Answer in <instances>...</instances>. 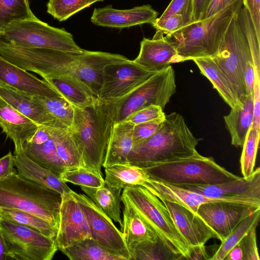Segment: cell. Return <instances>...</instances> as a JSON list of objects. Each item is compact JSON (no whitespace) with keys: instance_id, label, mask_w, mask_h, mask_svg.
<instances>
[{"instance_id":"1","label":"cell","mask_w":260,"mask_h":260,"mask_svg":"<svg viewBox=\"0 0 260 260\" xmlns=\"http://www.w3.org/2000/svg\"><path fill=\"white\" fill-rule=\"evenodd\" d=\"M0 55L27 71L42 78L67 76L79 81L98 98L105 67L128 59L118 54L84 50L81 52L25 47L0 39Z\"/></svg>"},{"instance_id":"2","label":"cell","mask_w":260,"mask_h":260,"mask_svg":"<svg viewBox=\"0 0 260 260\" xmlns=\"http://www.w3.org/2000/svg\"><path fill=\"white\" fill-rule=\"evenodd\" d=\"M74 112L71 129L83 166L102 173L101 168L116 123L114 103L97 98L93 106L84 108L74 106Z\"/></svg>"},{"instance_id":"3","label":"cell","mask_w":260,"mask_h":260,"mask_svg":"<svg viewBox=\"0 0 260 260\" xmlns=\"http://www.w3.org/2000/svg\"><path fill=\"white\" fill-rule=\"evenodd\" d=\"M197 139L183 116L177 112L166 115L160 128L151 137L134 145L128 162L139 167L190 156L198 153Z\"/></svg>"},{"instance_id":"4","label":"cell","mask_w":260,"mask_h":260,"mask_svg":"<svg viewBox=\"0 0 260 260\" xmlns=\"http://www.w3.org/2000/svg\"><path fill=\"white\" fill-rule=\"evenodd\" d=\"M242 5V0H238L209 17L166 35L176 50V63L215 56L233 17Z\"/></svg>"},{"instance_id":"5","label":"cell","mask_w":260,"mask_h":260,"mask_svg":"<svg viewBox=\"0 0 260 260\" xmlns=\"http://www.w3.org/2000/svg\"><path fill=\"white\" fill-rule=\"evenodd\" d=\"M61 194L18 173L0 180V209L35 214L58 228Z\"/></svg>"},{"instance_id":"6","label":"cell","mask_w":260,"mask_h":260,"mask_svg":"<svg viewBox=\"0 0 260 260\" xmlns=\"http://www.w3.org/2000/svg\"><path fill=\"white\" fill-rule=\"evenodd\" d=\"M142 168L150 178L173 185L214 184L240 178L219 166L212 157H205L199 153Z\"/></svg>"},{"instance_id":"7","label":"cell","mask_w":260,"mask_h":260,"mask_svg":"<svg viewBox=\"0 0 260 260\" xmlns=\"http://www.w3.org/2000/svg\"><path fill=\"white\" fill-rule=\"evenodd\" d=\"M122 192L159 238L173 252L190 260L191 248L179 232L162 201L142 186L125 188Z\"/></svg>"},{"instance_id":"8","label":"cell","mask_w":260,"mask_h":260,"mask_svg":"<svg viewBox=\"0 0 260 260\" xmlns=\"http://www.w3.org/2000/svg\"><path fill=\"white\" fill-rule=\"evenodd\" d=\"M0 38L25 47L74 52L84 50L64 28L52 27L38 18L11 23L0 35Z\"/></svg>"},{"instance_id":"9","label":"cell","mask_w":260,"mask_h":260,"mask_svg":"<svg viewBox=\"0 0 260 260\" xmlns=\"http://www.w3.org/2000/svg\"><path fill=\"white\" fill-rule=\"evenodd\" d=\"M238 12L230 23L217 53L211 57L229 80L237 100L246 94L245 69L247 62H252L248 44L237 21Z\"/></svg>"},{"instance_id":"10","label":"cell","mask_w":260,"mask_h":260,"mask_svg":"<svg viewBox=\"0 0 260 260\" xmlns=\"http://www.w3.org/2000/svg\"><path fill=\"white\" fill-rule=\"evenodd\" d=\"M175 71L170 65L156 73L133 91L114 102L115 122H120L133 113L151 105L163 109L176 92Z\"/></svg>"},{"instance_id":"11","label":"cell","mask_w":260,"mask_h":260,"mask_svg":"<svg viewBox=\"0 0 260 260\" xmlns=\"http://www.w3.org/2000/svg\"><path fill=\"white\" fill-rule=\"evenodd\" d=\"M0 232L12 259L51 260L58 250L55 239L2 217Z\"/></svg>"},{"instance_id":"12","label":"cell","mask_w":260,"mask_h":260,"mask_svg":"<svg viewBox=\"0 0 260 260\" xmlns=\"http://www.w3.org/2000/svg\"><path fill=\"white\" fill-rule=\"evenodd\" d=\"M71 192L86 217L91 238L110 253L131 260L122 234L112 220L87 196L72 190Z\"/></svg>"},{"instance_id":"13","label":"cell","mask_w":260,"mask_h":260,"mask_svg":"<svg viewBox=\"0 0 260 260\" xmlns=\"http://www.w3.org/2000/svg\"><path fill=\"white\" fill-rule=\"evenodd\" d=\"M155 73L144 69L129 59L108 64L104 69L103 83L98 99L110 103L117 102Z\"/></svg>"},{"instance_id":"14","label":"cell","mask_w":260,"mask_h":260,"mask_svg":"<svg viewBox=\"0 0 260 260\" xmlns=\"http://www.w3.org/2000/svg\"><path fill=\"white\" fill-rule=\"evenodd\" d=\"M159 199L180 204L197 214L199 207L210 202H230L246 205L254 208H260V198L240 196L231 198H215L150 178L143 185Z\"/></svg>"},{"instance_id":"15","label":"cell","mask_w":260,"mask_h":260,"mask_svg":"<svg viewBox=\"0 0 260 260\" xmlns=\"http://www.w3.org/2000/svg\"><path fill=\"white\" fill-rule=\"evenodd\" d=\"M72 190V189H71ZM87 238H91L86 217L70 192L61 194L59 223L55 241L59 250Z\"/></svg>"},{"instance_id":"16","label":"cell","mask_w":260,"mask_h":260,"mask_svg":"<svg viewBox=\"0 0 260 260\" xmlns=\"http://www.w3.org/2000/svg\"><path fill=\"white\" fill-rule=\"evenodd\" d=\"M166 207L177 230L189 246H204L210 239L221 241L219 236L197 213L185 207L159 199Z\"/></svg>"},{"instance_id":"17","label":"cell","mask_w":260,"mask_h":260,"mask_svg":"<svg viewBox=\"0 0 260 260\" xmlns=\"http://www.w3.org/2000/svg\"><path fill=\"white\" fill-rule=\"evenodd\" d=\"M256 209L230 202H210L201 205L197 214L219 236L222 241L240 221Z\"/></svg>"},{"instance_id":"18","label":"cell","mask_w":260,"mask_h":260,"mask_svg":"<svg viewBox=\"0 0 260 260\" xmlns=\"http://www.w3.org/2000/svg\"><path fill=\"white\" fill-rule=\"evenodd\" d=\"M158 13L149 5L135 7L126 10H118L111 5L94 9L91 21L96 25L116 28H123L152 24Z\"/></svg>"},{"instance_id":"19","label":"cell","mask_w":260,"mask_h":260,"mask_svg":"<svg viewBox=\"0 0 260 260\" xmlns=\"http://www.w3.org/2000/svg\"><path fill=\"white\" fill-rule=\"evenodd\" d=\"M215 198H231L240 196L260 198V169L257 168L247 178L214 184H181L174 185Z\"/></svg>"},{"instance_id":"20","label":"cell","mask_w":260,"mask_h":260,"mask_svg":"<svg viewBox=\"0 0 260 260\" xmlns=\"http://www.w3.org/2000/svg\"><path fill=\"white\" fill-rule=\"evenodd\" d=\"M176 57L175 47L164 34L156 31L152 39L143 38L139 53L133 61L148 71L158 73L176 63Z\"/></svg>"},{"instance_id":"21","label":"cell","mask_w":260,"mask_h":260,"mask_svg":"<svg viewBox=\"0 0 260 260\" xmlns=\"http://www.w3.org/2000/svg\"><path fill=\"white\" fill-rule=\"evenodd\" d=\"M0 82L32 95L45 96L61 95L44 79H39L1 55Z\"/></svg>"},{"instance_id":"22","label":"cell","mask_w":260,"mask_h":260,"mask_svg":"<svg viewBox=\"0 0 260 260\" xmlns=\"http://www.w3.org/2000/svg\"><path fill=\"white\" fill-rule=\"evenodd\" d=\"M39 125L22 115L0 98V128L14 143V152L34 136Z\"/></svg>"},{"instance_id":"23","label":"cell","mask_w":260,"mask_h":260,"mask_svg":"<svg viewBox=\"0 0 260 260\" xmlns=\"http://www.w3.org/2000/svg\"><path fill=\"white\" fill-rule=\"evenodd\" d=\"M32 95L0 82V98L19 113L38 125H50L58 121L33 99Z\"/></svg>"},{"instance_id":"24","label":"cell","mask_w":260,"mask_h":260,"mask_svg":"<svg viewBox=\"0 0 260 260\" xmlns=\"http://www.w3.org/2000/svg\"><path fill=\"white\" fill-rule=\"evenodd\" d=\"M231 137V144L242 147L253 120V94L240 97L229 114L223 117Z\"/></svg>"},{"instance_id":"25","label":"cell","mask_w":260,"mask_h":260,"mask_svg":"<svg viewBox=\"0 0 260 260\" xmlns=\"http://www.w3.org/2000/svg\"><path fill=\"white\" fill-rule=\"evenodd\" d=\"M123 205L122 227L121 232L127 247L145 241L155 242L158 237L140 215L128 197L122 192Z\"/></svg>"},{"instance_id":"26","label":"cell","mask_w":260,"mask_h":260,"mask_svg":"<svg viewBox=\"0 0 260 260\" xmlns=\"http://www.w3.org/2000/svg\"><path fill=\"white\" fill-rule=\"evenodd\" d=\"M15 167L22 177L42 184L61 194L71 190L59 177L30 159L23 149L14 152Z\"/></svg>"},{"instance_id":"27","label":"cell","mask_w":260,"mask_h":260,"mask_svg":"<svg viewBox=\"0 0 260 260\" xmlns=\"http://www.w3.org/2000/svg\"><path fill=\"white\" fill-rule=\"evenodd\" d=\"M134 125L124 120L115 123L108 145L102 166L128 162V156L134 146Z\"/></svg>"},{"instance_id":"28","label":"cell","mask_w":260,"mask_h":260,"mask_svg":"<svg viewBox=\"0 0 260 260\" xmlns=\"http://www.w3.org/2000/svg\"><path fill=\"white\" fill-rule=\"evenodd\" d=\"M43 78L76 107L84 108L93 106L97 100L85 86L72 77L59 75Z\"/></svg>"},{"instance_id":"29","label":"cell","mask_w":260,"mask_h":260,"mask_svg":"<svg viewBox=\"0 0 260 260\" xmlns=\"http://www.w3.org/2000/svg\"><path fill=\"white\" fill-rule=\"evenodd\" d=\"M81 189L112 220L122 227L121 217L122 188L108 186L98 188L80 186Z\"/></svg>"},{"instance_id":"30","label":"cell","mask_w":260,"mask_h":260,"mask_svg":"<svg viewBox=\"0 0 260 260\" xmlns=\"http://www.w3.org/2000/svg\"><path fill=\"white\" fill-rule=\"evenodd\" d=\"M105 183L122 189L134 186H143L150 178L142 168L125 164H115L105 168Z\"/></svg>"},{"instance_id":"31","label":"cell","mask_w":260,"mask_h":260,"mask_svg":"<svg viewBox=\"0 0 260 260\" xmlns=\"http://www.w3.org/2000/svg\"><path fill=\"white\" fill-rule=\"evenodd\" d=\"M47 127L50 137L46 142L41 144L25 142L23 149L30 159L59 177L64 170L59 159L55 140Z\"/></svg>"},{"instance_id":"32","label":"cell","mask_w":260,"mask_h":260,"mask_svg":"<svg viewBox=\"0 0 260 260\" xmlns=\"http://www.w3.org/2000/svg\"><path fill=\"white\" fill-rule=\"evenodd\" d=\"M201 73L212 84L224 102L232 108L237 99L229 80L211 57H202L192 60Z\"/></svg>"},{"instance_id":"33","label":"cell","mask_w":260,"mask_h":260,"mask_svg":"<svg viewBox=\"0 0 260 260\" xmlns=\"http://www.w3.org/2000/svg\"><path fill=\"white\" fill-rule=\"evenodd\" d=\"M71 260H124L87 238L60 250Z\"/></svg>"},{"instance_id":"34","label":"cell","mask_w":260,"mask_h":260,"mask_svg":"<svg viewBox=\"0 0 260 260\" xmlns=\"http://www.w3.org/2000/svg\"><path fill=\"white\" fill-rule=\"evenodd\" d=\"M128 249L131 260L185 259L181 255L171 250L159 237L155 242L142 241L134 244Z\"/></svg>"},{"instance_id":"35","label":"cell","mask_w":260,"mask_h":260,"mask_svg":"<svg viewBox=\"0 0 260 260\" xmlns=\"http://www.w3.org/2000/svg\"><path fill=\"white\" fill-rule=\"evenodd\" d=\"M260 208L254 209L236 226L222 241L219 248L209 260H224L230 250L251 230L256 228L259 220Z\"/></svg>"},{"instance_id":"36","label":"cell","mask_w":260,"mask_h":260,"mask_svg":"<svg viewBox=\"0 0 260 260\" xmlns=\"http://www.w3.org/2000/svg\"><path fill=\"white\" fill-rule=\"evenodd\" d=\"M0 216L29 228L48 237L55 239L56 237L57 228L35 214L16 209H0Z\"/></svg>"},{"instance_id":"37","label":"cell","mask_w":260,"mask_h":260,"mask_svg":"<svg viewBox=\"0 0 260 260\" xmlns=\"http://www.w3.org/2000/svg\"><path fill=\"white\" fill-rule=\"evenodd\" d=\"M37 18L30 9L28 0H0V35L13 22Z\"/></svg>"},{"instance_id":"38","label":"cell","mask_w":260,"mask_h":260,"mask_svg":"<svg viewBox=\"0 0 260 260\" xmlns=\"http://www.w3.org/2000/svg\"><path fill=\"white\" fill-rule=\"evenodd\" d=\"M33 99L41 105L57 121L71 128L74 117V106L62 96H45L32 95Z\"/></svg>"},{"instance_id":"39","label":"cell","mask_w":260,"mask_h":260,"mask_svg":"<svg viewBox=\"0 0 260 260\" xmlns=\"http://www.w3.org/2000/svg\"><path fill=\"white\" fill-rule=\"evenodd\" d=\"M237 21L250 50L255 78L260 79V38L257 36L248 12L244 7L238 12Z\"/></svg>"},{"instance_id":"40","label":"cell","mask_w":260,"mask_h":260,"mask_svg":"<svg viewBox=\"0 0 260 260\" xmlns=\"http://www.w3.org/2000/svg\"><path fill=\"white\" fill-rule=\"evenodd\" d=\"M59 177L64 182L80 186L98 188L105 184L102 173L83 166L65 170Z\"/></svg>"},{"instance_id":"41","label":"cell","mask_w":260,"mask_h":260,"mask_svg":"<svg viewBox=\"0 0 260 260\" xmlns=\"http://www.w3.org/2000/svg\"><path fill=\"white\" fill-rule=\"evenodd\" d=\"M104 0H49L47 12L59 21H63L92 4Z\"/></svg>"},{"instance_id":"42","label":"cell","mask_w":260,"mask_h":260,"mask_svg":"<svg viewBox=\"0 0 260 260\" xmlns=\"http://www.w3.org/2000/svg\"><path fill=\"white\" fill-rule=\"evenodd\" d=\"M259 132L251 127L242 146L240 166L243 177L247 178L254 172L259 146Z\"/></svg>"},{"instance_id":"43","label":"cell","mask_w":260,"mask_h":260,"mask_svg":"<svg viewBox=\"0 0 260 260\" xmlns=\"http://www.w3.org/2000/svg\"><path fill=\"white\" fill-rule=\"evenodd\" d=\"M177 13L182 14L192 22L193 0H172L160 17L157 18L152 24L160 23Z\"/></svg>"},{"instance_id":"44","label":"cell","mask_w":260,"mask_h":260,"mask_svg":"<svg viewBox=\"0 0 260 260\" xmlns=\"http://www.w3.org/2000/svg\"><path fill=\"white\" fill-rule=\"evenodd\" d=\"M165 117L135 125L133 134L134 145L153 136L162 125Z\"/></svg>"},{"instance_id":"45","label":"cell","mask_w":260,"mask_h":260,"mask_svg":"<svg viewBox=\"0 0 260 260\" xmlns=\"http://www.w3.org/2000/svg\"><path fill=\"white\" fill-rule=\"evenodd\" d=\"M163 109L159 106L151 105L133 113L125 119L134 125L165 117Z\"/></svg>"},{"instance_id":"46","label":"cell","mask_w":260,"mask_h":260,"mask_svg":"<svg viewBox=\"0 0 260 260\" xmlns=\"http://www.w3.org/2000/svg\"><path fill=\"white\" fill-rule=\"evenodd\" d=\"M191 23V21L181 14L177 13L171 15L162 22L152 25L162 34H171L184 26Z\"/></svg>"},{"instance_id":"47","label":"cell","mask_w":260,"mask_h":260,"mask_svg":"<svg viewBox=\"0 0 260 260\" xmlns=\"http://www.w3.org/2000/svg\"><path fill=\"white\" fill-rule=\"evenodd\" d=\"M256 229L251 230L240 242L244 260H259L256 244Z\"/></svg>"},{"instance_id":"48","label":"cell","mask_w":260,"mask_h":260,"mask_svg":"<svg viewBox=\"0 0 260 260\" xmlns=\"http://www.w3.org/2000/svg\"><path fill=\"white\" fill-rule=\"evenodd\" d=\"M251 19L257 36L260 38V0H242Z\"/></svg>"},{"instance_id":"49","label":"cell","mask_w":260,"mask_h":260,"mask_svg":"<svg viewBox=\"0 0 260 260\" xmlns=\"http://www.w3.org/2000/svg\"><path fill=\"white\" fill-rule=\"evenodd\" d=\"M14 156L11 152L0 158V180L17 173Z\"/></svg>"},{"instance_id":"50","label":"cell","mask_w":260,"mask_h":260,"mask_svg":"<svg viewBox=\"0 0 260 260\" xmlns=\"http://www.w3.org/2000/svg\"><path fill=\"white\" fill-rule=\"evenodd\" d=\"M260 79L255 78L253 91V128L260 131Z\"/></svg>"},{"instance_id":"51","label":"cell","mask_w":260,"mask_h":260,"mask_svg":"<svg viewBox=\"0 0 260 260\" xmlns=\"http://www.w3.org/2000/svg\"><path fill=\"white\" fill-rule=\"evenodd\" d=\"M255 80V69L253 62L249 61L246 64L244 72V82L246 94H253Z\"/></svg>"},{"instance_id":"52","label":"cell","mask_w":260,"mask_h":260,"mask_svg":"<svg viewBox=\"0 0 260 260\" xmlns=\"http://www.w3.org/2000/svg\"><path fill=\"white\" fill-rule=\"evenodd\" d=\"M237 1L238 0H211L203 19L216 14Z\"/></svg>"},{"instance_id":"53","label":"cell","mask_w":260,"mask_h":260,"mask_svg":"<svg viewBox=\"0 0 260 260\" xmlns=\"http://www.w3.org/2000/svg\"><path fill=\"white\" fill-rule=\"evenodd\" d=\"M211 0H193L192 22L202 20Z\"/></svg>"},{"instance_id":"54","label":"cell","mask_w":260,"mask_h":260,"mask_svg":"<svg viewBox=\"0 0 260 260\" xmlns=\"http://www.w3.org/2000/svg\"><path fill=\"white\" fill-rule=\"evenodd\" d=\"M210 257L205 245L197 246L191 248L190 260L209 259Z\"/></svg>"},{"instance_id":"55","label":"cell","mask_w":260,"mask_h":260,"mask_svg":"<svg viewBox=\"0 0 260 260\" xmlns=\"http://www.w3.org/2000/svg\"><path fill=\"white\" fill-rule=\"evenodd\" d=\"M224 260H244V255L240 242L230 250Z\"/></svg>"},{"instance_id":"56","label":"cell","mask_w":260,"mask_h":260,"mask_svg":"<svg viewBox=\"0 0 260 260\" xmlns=\"http://www.w3.org/2000/svg\"><path fill=\"white\" fill-rule=\"evenodd\" d=\"M12 259L5 240L0 232V260Z\"/></svg>"},{"instance_id":"57","label":"cell","mask_w":260,"mask_h":260,"mask_svg":"<svg viewBox=\"0 0 260 260\" xmlns=\"http://www.w3.org/2000/svg\"><path fill=\"white\" fill-rule=\"evenodd\" d=\"M0 218H1V216H0Z\"/></svg>"}]
</instances>
